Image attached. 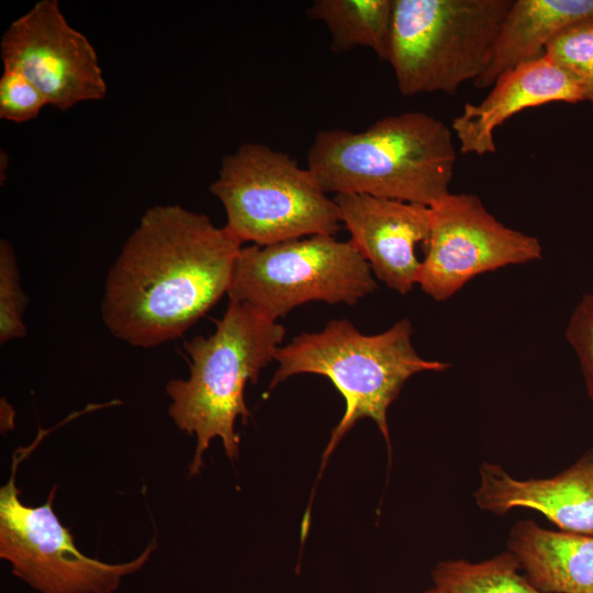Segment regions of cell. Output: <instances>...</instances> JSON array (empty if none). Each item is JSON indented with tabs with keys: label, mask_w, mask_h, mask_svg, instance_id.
<instances>
[{
	"label": "cell",
	"mask_w": 593,
	"mask_h": 593,
	"mask_svg": "<svg viewBox=\"0 0 593 593\" xmlns=\"http://www.w3.org/2000/svg\"><path fill=\"white\" fill-rule=\"evenodd\" d=\"M545 56L573 79L593 110V19L560 31L547 44Z\"/></svg>",
	"instance_id": "cell-18"
},
{
	"label": "cell",
	"mask_w": 593,
	"mask_h": 593,
	"mask_svg": "<svg viewBox=\"0 0 593 593\" xmlns=\"http://www.w3.org/2000/svg\"><path fill=\"white\" fill-rule=\"evenodd\" d=\"M479 477L473 497L480 510L504 515L529 508L560 530L593 536V448L550 478L515 479L502 466L488 461L481 463Z\"/></svg>",
	"instance_id": "cell-12"
},
{
	"label": "cell",
	"mask_w": 593,
	"mask_h": 593,
	"mask_svg": "<svg viewBox=\"0 0 593 593\" xmlns=\"http://www.w3.org/2000/svg\"><path fill=\"white\" fill-rule=\"evenodd\" d=\"M421 593H448V592H446V591H444V590H441V589H439L437 586H434V588L428 589L426 591H423Z\"/></svg>",
	"instance_id": "cell-22"
},
{
	"label": "cell",
	"mask_w": 593,
	"mask_h": 593,
	"mask_svg": "<svg viewBox=\"0 0 593 593\" xmlns=\"http://www.w3.org/2000/svg\"><path fill=\"white\" fill-rule=\"evenodd\" d=\"M407 318L376 334L360 333L347 320H332L314 333H302L278 349L279 367L270 382L299 373L327 377L345 400V412L323 454L324 467L344 435L361 418L376 422L390 448L387 412L405 382L423 371H444L449 363L422 358L415 350Z\"/></svg>",
	"instance_id": "cell-4"
},
{
	"label": "cell",
	"mask_w": 593,
	"mask_h": 593,
	"mask_svg": "<svg viewBox=\"0 0 593 593\" xmlns=\"http://www.w3.org/2000/svg\"><path fill=\"white\" fill-rule=\"evenodd\" d=\"M1 59L4 69L24 75L61 111L105 97L92 44L66 21L56 0L36 2L10 24L2 35Z\"/></svg>",
	"instance_id": "cell-10"
},
{
	"label": "cell",
	"mask_w": 593,
	"mask_h": 593,
	"mask_svg": "<svg viewBox=\"0 0 593 593\" xmlns=\"http://www.w3.org/2000/svg\"><path fill=\"white\" fill-rule=\"evenodd\" d=\"M209 190L225 210L224 228L240 244L334 236L340 228L337 205L315 175L260 143L242 144L225 155Z\"/></svg>",
	"instance_id": "cell-5"
},
{
	"label": "cell",
	"mask_w": 593,
	"mask_h": 593,
	"mask_svg": "<svg viewBox=\"0 0 593 593\" xmlns=\"http://www.w3.org/2000/svg\"><path fill=\"white\" fill-rule=\"evenodd\" d=\"M566 337L578 357L586 393L593 403V293L584 294L575 305Z\"/></svg>",
	"instance_id": "cell-21"
},
{
	"label": "cell",
	"mask_w": 593,
	"mask_h": 593,
	"mask_svg": "<svg viewBox=\"0 0 593 593\" xmlns=\"http://www.w3.org/2000/svg\"><path fill=\"white\" fill-rule=\"evenodd\" d=\"M492 87L481 102L466 103L451 122L461 154H494L495 130L526 109L585 101L573 79L545 55L502 74Z\"/></svg>",
	"instance_id": "cell-13"
},
{
	"label": "cell",
	"mask_w": 593,
	"mask_h": 593,
	"mask_svg": "<svg viewBox=\"0 0 593 593\" xmlns=\"http://www.w3.org/2000/svg\"><path fill=\"white\" fill-rule=\"evenodd\" d=\"M340 224L374 276L400 294L417 284L418 244L427 243L430 206L368 194L338 193L333 198Z\"/></svg>",
	"instance_id": "cell-11"
},
{
	"label": "cell",
	"mask_w": 593,
	"mask_h": 593,
	"mask_svg": "<svg viewBox=\"0 0 593 593\" xmlns=\"http://www.w3.org/2000/svg\"><path fill=\"white\" fill-rule=\"evenodd\" d=\"M519 570L516 557L506 550L480 562L439 561L432 579L448 593H542Z\"/></svg>",
	"instance_id": "cell-17"
},
{
	"label": "cell",
	"mask_w": 593,
	"mask_h": 593,
	"mask_svg": "<svg viewBox=\"0 0 593 593\" xmlns=\"http://www.w3.org/2000/svg\"><path fill=\"white\" fill-rule=\"evenodd\" d=\"M377 287L370 265L350 240L314 235L242 247L227 294L277 321L310 301L355 305Z\"/></svg>",
	"instance_id": "cell-7"
},
{
	"label": "cell",
	"mask_w": 593,
	"mask_h": 593,
	"mask_svg": "<svg viewBox=\"0 0 593 593\" xmlns=\"http://www.w3.org/2000/svg\"><path fill=\"white\" fill-rule=\"evenodd\" d=\"M48 104L41 91L21 72L4 69L0 78V118L15 123L35 119Z\"/></svg>",
	"instance_id": "cell-20"
},
{
	"label": "cell",
	"mask_w": 593,
	"mask_h": 593,
	"mask_svg": "<svg viewBox=\"0 0 593 593\" xmlns=\"http://www.w3.org/2000/svg\"><path fill=\"white\" fill-rule=\"evenodd\" d=\"M513 0H394L388 61L403 96L456 94L486 69Z\"/></svg>",
	"instance_id": "cell-6"
},
{
	"label": "cell",
	"mask_w": 593,
	"mask_h": 593,
	"mask_svg": "<svg viewBox=\"0 0 593 593\" xmlns=\"http://www.w3.org/2000/svg\"><path fill=\"white\" fill-rule=\"evenodd\" d=\"M286 334L283 325L244 302L231 300L209 336L183 343L189 355L188 379H171L166 385L168 414L175 425L197 439L189 475L203 466V452L214 438L222 440L226 456L237 458L239 437L235 422L250 417L244 392L257 383L260 371L273 359Z\"/></svg>",
	"instance_id": "cell-3"
},
{
	"label": "cell",
	"mask_w": 593,
	"mask_h": 593,
	"mask_svg": "<svg viewBox=\"0 0 593 593\" xmlns=\"http://www.w3.org/2000/svg\"><path fill=\"white\" fill-rule=\"evenodd\" d=\"M451 127L422 111L379 119L363 132L321 130L307 168L326 192L433 206L445 198L457 150Z\"/></svg>",
	"instance_id": "cell-2"
},
{
	"label": "cell",
	"mask_w": 593,
	"mask_h": 593,
	"mask_svg": "<svg viewBox=\"0 0 593 593\" xmlns=\"http://www.w3.org/2000/svg\"><path fill=\"white\" fill-rule=\"evenodd\" d=\"M27 298L20 283L19 267L13 246L0 242V344L25 336L24 311Z\"/></svg>",
	"instance_id": "cell-19"
},
{
	"label": "cell",
	"mask_w": 593,
	"mask_h": 593,
	"mask_svg": "<svg viewBox=\"0 0 593 593\" xmlns=\"http://www.w3.org/2000/svg\"><path fill=\"white\" fill-rule=\"evenodd\" d=\"M432 221L417 284L445 301L474 277L538 260L539 240L497 221L472 193H448L430 206Z\"/></svg>",
	"instance_id": "cell-9"
},
{
	"label": "cell",
	"mask_w": 593,
	"mask_h": 593,
	"mask_svg": "<svg viewBox=\"0 0 593 593\" xmlns=\"http://www.w3.org/2000/svg\"><path fill=\"white\" fill-rule=\"evenodd\" d=\"M584 19H593V0H513L474 86L491 87L502 74L542 57L550 40Z\"/></svg>",
	"instance_id": "cell-15"
},
{
	"label": "cell",
	"mask_w": 593,
	"mask_h": 593,
	"mask_svg": "<svg viewBox=\"0 0 593 593\" xmlns=\"http://www.w3.org/2000/svg\"><path fill=\"white\" fill-rule=\"evenodd\" d=\"M240 248L205 214L176 204L149 208L108 271L105 327L139 348L181 337L228 292Z\"/></svg>",
	"instance_id": "cell-1"
},
{
	"label": "cell",
	"mask_w": 593,
	"mask_h": 593,
	"mask_svg": "<svg viewBox=\"0 0 593 593\" xmlns=\"http://www.w3.org/2000/svg\"><path fill=\"white\" fill-rule=\"evenodd\" d=\"M507 550L542 593H593V536L523 519L512 526Z\"/></svg>",
	"instance_id": "cell-14"
},
{
	"label": "cell",
	"mask_w": 593,
	"mask_h": 593,
	"mask_svg": "<svg viewBox=\"0 0 593 593\" xmlns=\"http://www.w3.org/2000/svg\"><path fill=\"white\" fill-rule=\"evenodd\" d=\"M18 458L0 489V557L13 575L37 593H114L125 577L147 563L155 538L126 562L109 563L81 552L53 510L56 485L42 505L22 502L15 483Z\"/></svg>",
	"instance_id": "cell-8"
},
{
	"label": "cell",
	"mask_w": 593,
	"mask_h": 593,
	"mask_svg": "<svg viewBox=\"0 0 593 593\" xmlns=\"http://www.w3.org/2000/svg\"><path fill=\"white\" fill-rule=\"evenodd\" d=\"M393 10L394 0H315L306 15L326 25L332 51L368 47L388 61Z\"/></svg>",
	"instance_id": "cell-16"
}]
</instances>
